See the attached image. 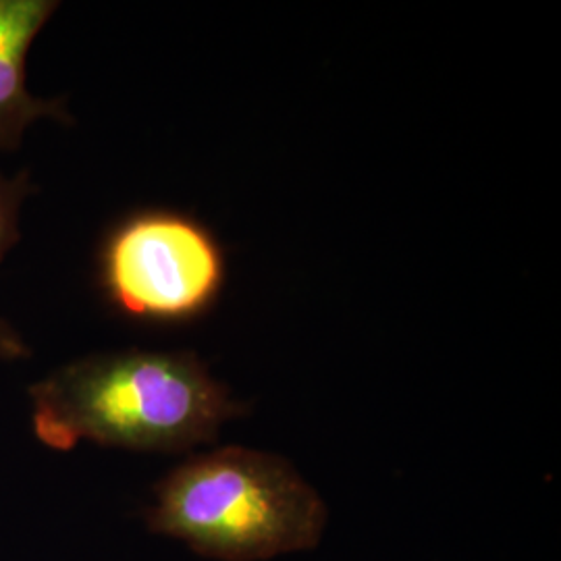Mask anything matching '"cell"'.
Returning a JSON list of instances; mask_svg holds the SVG:
<instances>
[{"label": "cell", "mask_w": 561, "mask_h": 561, "mask_svg": "<svg viewBox=\"0 0 561 561\" xmlns=\"http://www.w3.org/2000/svg\"><path fill=\"white\" fill-rule=\"evenodd\" d=\"M32 431L55 451L81 442L181 454L215 442L241 405L194 354L113 352L65 362L30 385Z\"/></svg>", "instance_id": "obj_1"}, {"label": "cell", "mask_w": 561, "mask_h": 561, "mask_svg": "<svg viewBox=\"0 0 561 561\" xmlns=\"http://www.w3.org/2000/svg\"><path fill=\"white\" fill-rule=\"evenodd\" d=\"M329 507L291 461L219 447L175 466L146 507L152 535L213 561H268L321 545Z\"/></svg>", "instance_id": "obj_2"}, {"label": "cell", "mask_w": 561, "mask_h": 561, "mask_svg": "<svg viewBox=\"0 0 561 561\" xmlns=\"http://www.w3.org/2000/svg\"><path fill=\"white\" fill-rule=\"evenodd\" d=\"M102 279L129 317L181 321L217 296L221 252L201 225L171 213H144L106 241Z\"/></svg>", "instance_id": "obj_3"}, {"label": "cell", "mask_w": 561, "mask_h": 561, "mask_svg": "<svg viewBox=\"0 0 561 561\" xmlns=\"http://www.w3.org/2000/svg\"><path fill=\"white\" fill-rule=\"evenodd\" d=\"M57 0H0V150L15 152L41 119L71 123L65 99H41L27 88V55Z\"/></svg>", "instance_id": "obj_4"}, {"label": "cell", "mask_w": 561, "mask_h": 561, "mask_svg": "<svg viewBox=\"0 0 561 561\" xmlns=\"http://www.w3.org/2000/svg\"><path fill=\"white\" fill-rule=\"evenodd\" d=\"M36 194V183L27 169L7 175L0 171V264L20 243L21 213L27 198ZM32 350L20 331L0 317V362L27 360Z\"/></svg>", "instance_id": "obj_5"}]
</instances>
